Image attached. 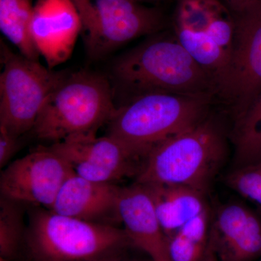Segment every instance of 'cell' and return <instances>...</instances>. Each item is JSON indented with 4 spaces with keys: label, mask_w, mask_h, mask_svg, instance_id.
<instances>
[{
    "label": "cell",
    "mask_w": 261,
    "mask_h": 261,
    "mask_svg": "<svg viewBox=\"0 0 261 261\" xmlns=\"http://www.w3.org/2000/svg\"><path fill=\"white\" fill-rule=\"evenodd\" d=\"M202 261H219V258L216 256V253H215L212 247L209 245V244L205 257Z\"/></svg>",
    "instance_id": "603a6c76"
},
{
    "label": "cell",
    "mask_w": 261,
    "mask_h": 261,
    "mask_svg": "<svg viewBox=\"0 0 261 261\" xmlns=\"http://www.w3.org/2000/svg\"><path fill=\"white\" fill-rule=\"evenodd\" d=\"M81 32L80 13L72 0H37L34 5L31 35L50 69L70 58Z\"/></svg>",
    "instance_id": "8fae6325"
},
{
    "label": "cell",
    "mask_w": 261,
    "mask_h": 261,
    "mask_svg": "<svg viewBox=\"0 0 261 261\" xmlns=\"http://www.w3.org/2000/svg\"><path fill=\"white\" fill-rule=\"evenodd\" d=\"M225 152L224 134L217 122L206 116L193 126L154 145L136 182L181 185L205 194Z\"/></svg>",
    "instance_id": "3957f363"
},
{
    "label": "cell",
    "mask_w": 261,
    "mask_h": 261,
    "mask_svg": "<svg viewBox=\"0 0 261 261\" xmlns=\"http://www.w3.org/2000/svg\"><path fill=\"white\" fill-rule=\"evenodd\" d=\"M74 173L68 161L50 147H38L2 172V197L50 210L61 187Z\"/></svg>",
    "instance_id": "30bf717a"
},
{
    "label": "cell",
    "mask_w": 261,
    "mask_h": 261,
    "mask_svg": "<svg viewBox=\"0 0 261 261\" xmlns=\"http://www.w3.org/2000/svg\"><path fill=\"white\" fill-rule=\"evenodd\" d=\"M112 71L132 97L163 92L214 97L212 77L182 47L173 33L156 36L122 55L115 61Z\"/></svg>",
    "instance_id": "6da1fadb"
},
{
    "label": "cell",
    "mask_w": 261,
    "mask_h": 261,
    "mask_svg": "<svg viewBox=\"0 0 261 261\" xmlns=\"http://www.w3.org/2000/svg\"><path fill=\"white\" fill-rule=\"evenodd\" d=\"M121 187L72 175L61 187L51 211L62 216L117 226L121 223L118 197Z\"/></svg>",
    "instance_id": "4fadbf2b"
},
{
    "label": "cell",
    "mask_w": 261,
    "mask_h": 261,
    "mask_svg": "<svg viewBox=\"0 0 261 261\" xmlns=\"http://www.w3.org/2000/svg\"></svg>",
    "instance_id": "484cf974"
},
{
    "label": "cell",
    "mask_w": 261,
    "mask_h": 261,
    "mask_svg": "<svg viewBox=\"0 0 261 261\" xmlns=\"http://www.w3.org/2000/svg\"><path fill=\"white\" fill-rule=\"evenodd\" d=\"M236 158L239 167L261 161V94L236 121Z\"/></svg>",
    "instance_id": "ac0fdd59"
},
{
    "label": "cell",
    "mask_w": 261,
    "mask_h": 261,
    "mask_svg": "<svg viewBox=\"0 0 261 261\" xmlns=\"http://www.w3.org/2000/svg\"><path fill=\"white\" fill-rule=\"evenodd\" d=\"M19 202L2 197L0 204V261H15L22 255L25 229Z\"/></svg>",
    "instance_id": "d6986e66"
},
{
    "label": "cell",
    "mask_w": 261,
    "mask_h": 261,
    "mask_svg": "<svg viewBox=\"0 0 261 261\" xmlns=\"http://www.w3.org/2000/svg\"><path fill=\"white\" fill-rule=\"evenodd\" d=\"M228 186L261 211V161L240 166L228 176Z\"/></svg>",
    "instance_id": "ffe728a7"
},
{
    "label": "cell",
    "mask_w": 261,
    "mask_h": 261,
    "mask_svg": "<svg viewBox=\"0 0 261 261\" xmlns=\"http://www.w3.org/2000/svg\"><path fill=\"white\" fill-rule=\"evenodd\" d=\"M18 136L11 133L4 126H0V166H6L7 163L18 150L19 143Z\"/></svg>",
    "instance_id": "44dd1931"
},
{
    "label": "cell",
    "mask_w": 261,
    "mask_h": 261,
    "mask_svg": "<svg viewBox=\"0 0 261 261\" xmlns=\"http://www.w3.org/2000/svg\"><path fill=\"white\" fill-rule=\"evenodd\" d=\"M116 108L104 75L86 70L68 73L48 98L33 130L39 140L54 143L97 136Z\"/></svg>",
    "instance_id": "277c9868"
},
{
    "label": "cell",
    "mask_w": 261,
    "mask_h": 261,
    "mask_svg": "<svg viewBox=\"0 0 261 261\" xmlns=\"http://www.w3.org/2000/svg\"><path fill=\"white\" fill-rule=\"evenodd\" d=\"M72 1L80 13L86 49L94 59L166 27V16L160 8L133 0Z\"/></svg>",
    "instance_id": "52a82bcc"
},
{
    "label": "cell",
    "mask_w": 261,
    "mask_h": 261,
    "mask_svg": "<svg viewBox=\"0 0 261 261\" xmlns=\"http://www.w3.org/2000/svg\"><path fill=\"white\" fill-rule=\"evenodd\" d=\"M0 126L20 135L33 129L44 105L68 72L46 68L1 42Z\"/></svg>",
    "instance_id": "8992f818"
},
{
    "label": "cell",
    "mask_w": 261,
    "mask_h": 261,
    "mask_svg": "<svg viewBox=\"0 0 261 261\" xmlns=\"http://www.w3.org/2000/svg\"><path fill=\"white\" fill-rule=\"evenodd\" d=\"M214 98L163 92L134 96L116 108L107 135L152 149L204 119Z\"/></svg>",
    "instance_id": "5b68a950"
},
{
    "label": "cell",
    "mask_w": 261,
    "mask_h": 261,
    "mask_svg": "<svg viewBox=\"0 0 261 261\" xmlns=\"http://www.w3.org/2000/svg\"><path fill=\"white\" fill-rule=\"evenodd\" d=\"M209 245L219 261H252L261 256V219L246 206L219 207L211 222Z\"/></svg>",
    "instance_id": "7c38bea8"
},
{
    "label": "cell",
    "mask_w": 261,
    "mask_h": 261,
    "mask_svg": "<svg viewBox=\"0 0 261 261\" xmlns=\"http://www.w3.org/2000/svg\"><path fill=\"white\" fill-rule=\"evenodd\" d=\"M133 1L145 5H156L162 3V2L165 1V0H133Z\"/></svg>",
    "instance_id": "cb8c5ba5"
},
{
    "label": "cell",
    "mask_w": 261,
    "mask_h": 261,
    "mask_svg": "<svg viewBox=\"0 0 261 261\" xmlns=\"http://www.w3.org/2000/svg\"><path fill=\"white\" fill-rule=\"evenodd\" d=\"M34 6L32 0H0V30L22 56L38 61L31 35Z\"/></svg>",
    "instance_id": "2e32d148"
},
{
    "label": "cell",
    "mask_w": 261,
    "mask_h": 261,
    "mask_svg": "<svg viewBox=\"0 0 261 261\" xmlns=\"http://www.w3.org/2000/svg\"><path fill=\"white\" fill-rule=\"evenodd\" d=\"M118 207L123 229L133 246L146 252L153 261H170L168 239L145 185L135 182L121 187Z\"/></svg>",
    "instance_id": "5bb4252c"
},
{
    "label": "cell",
    "mask_w": 261,
    "mask_h": 261,
    "mask_svg": "<svg viewBox=\"0 0 261 261\" xmlns=\"http://www.w3.org/2000/svg\"><path fill=\"white\" fill-rule=\"evenodd\" d=\"M234 17L232 48L216 82L214 97L228 106L238 121L261 94V5Z\"/></svg>",
    "instance_id": "ba28073f"
},
{
    "label": "cell",
    "mask_w": 261,
    "mask_h": 261,
    "mask_svg": "<svg viewBox=\"0 0 261 261\" xmlns=\"http://www.w3.org/2000/svg\"><path fill=\"white\" fill-rule=\"evenodd\" d=\"M209 211L186 223L168 238L170 261H202L208 247Z\"/></svg>",
    "instance_id": "e0dca14e"
},
{
    "label": "cell",
    "mask_w": 261,
    "mask_h": 261,
    "mask_svg": "<svg viewBox=\"0 0 261 261\" xmlns=\"http://www.w3.org/2000/svg\"><path fill=\"white\" fill-rule=\"evenodd\" d=\"M134 247L123 228L36 211L25 228V261H121Z\"/></svg>",
    "instance_id": "7a4b0ae2"
},
{
    "label": "cell",
    "mask_w": 261,
    "mask_h": 261,
    "mask_svg": "<svg viewBox=\"0 0 261 261\" xmlns=\"http://www.w3.org/2000/svg\"><path fill=\"white\" fill-rule=\"evenodd\" d=\"M142 185L152 197L160 224L168 240L190 220L208 211L204 194L191 187Z\"/></svg>",
    "instance_id": "9a60e30c"
},
{
    "label": "cell",
    "mask_w": 261,
    "mask_h": 261,
    "mask_svg": "<svg viewBox=\"0 0 261 261\" xmlns=\"http://www.w3.org/2000/svg\"><path fill=\"white\" fill-rule=\"evenodd\" d=\"M232 12L233 15L240 14L252 7L261 5V0H219Z\"/></svg>",
    "instance_id": "7402d4cb"
},
{
    "label": "cell",
    "mask_w": 261,
    "mask_h": 261,
    "mask_svg": "<svg viewBox=\"0 0 261 261\" xmlns=\"http://www.w3.org/2000/svg\"><path fill=\"white\" fill-rule=\"evenodd\" d=\"M49 147L68 161L75 174L106 183L137 177L151 149L108 135L79 137Z\"/></svg>",
    "instance_id": "9c48e42d"
},
{
    "label": "cell",
    "mask_w": 261,
    "mask_h": 261,
    "mask_svg": "<svg viewBox=\"0 0 261 261\" xmlns=\"http://www.w3.org/2000/svg\"><path fill=\"white\" fill-rule=\"evenodd\" d=\"M260 257V261H261V256Z\"/></svg>",
    "instance_id": "d4e9b609"
}]
</instances>
